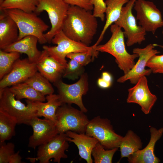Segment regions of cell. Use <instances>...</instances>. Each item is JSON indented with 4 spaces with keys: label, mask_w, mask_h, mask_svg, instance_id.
<instances>
[{
    "label": "cell",
    "mask_w": 163,
    "mask_h": 163,
    "mask_svg": "<svg viewBox=\"0 0 163 163\" xmlns=\"http://www.w3.org/2000/svg\"><path fill=\"white\" fill-rule=\"evenodd\" d=\"M98 25L97 18L91 10L69 5L62 30L69 38L89 46L96 33Z\"/></svg>",
    "instance_id": "1"
},
{
    "label": "cell",
    "mask_w": 163,
    "mask_h": 163,
    "mask_svg": "<svg viewBox=\"0 0 163 163\" xmlns=\"http://www.w3.org/2000/svg\"><path fill=\"white\" fill-rule=\"evenodd\" d=\"M110 30L112 35L109 40L104 44L97 45L96 50L113 56L118 67L126 74L133 67L135 64L134 60L139 55L136 53L130 54L126 51L124 33L121 27L114 24L110 26Z\"/></svg>",
    "instance_id": "2"
},
{
    "label": "cell",
    "mask_w": 163,
    "mask_h": 163,
    "mask_svg": "<svg viewBox=\"0 0 163 163\" xmlns=\"http://www.w3.org/2000/svg\"><path fill=\"white\" fill-rule=\"evenodd\" d=\"M2 11H4L16 23L19 30L18 40L26 36L32 35L38 38L41 44L47 43L43 33L49 27L34 12L27 13L18 9Z\"/></svg>",
    "instance_id": "3"
},
{
    "label": "cell",
    "mask_w": 163,
    "mask_h": 163,
    "mask_svg": "<svg viewBox=\"0 0 163 163\" xmlns=\"http://www.w3.org/2000/svg\"><path fill=\"white\" fill-rule=\"evenodd\" d=\"M25 101L26 105L16 98L8 87L0 89V111L15 120L17 124L29 125L31 119L36 117L31 101Z\"/></svg>",
    "instance_id": "4"
},
{
    "label": "cell",
    "mask_w": 163,
    "mask_h": 163,
    "mask_svg": "<svg viewBox=\"0 0 163 163\" xmlns=\"http://www.w3.org/2000/svg\"><path fill=\"white\" fill-rule=\"evenodd\" d=\"M56 126L58 134L69 131L85 133L89 120L85 113L73 107L71 104H63L57 109Z\"/></svg>",
    "instance_id": "5"
},
{
    "label": "cell",
    "mask_w": 163,
    "mask_h": 163,
    "mask_svg": "<svg viewBox=\"0 0 163 163\" xmlns=\"http://www.w3.org/2000/svg\"><path fill=\"white\" fill-rule=\"evenodd\" d=\"M51 43L56 44L57 46L44 45L43 46V50L54 59L66 67L68 63L66 58L68 54L96 50V47L94 45L89 46L69 38L62 30L54 36Z\"/></svg>",
    "instance_id": "6"
},
{
    "label": "cell",
    "mask_w": 163,
    "mask_h": 163,
    "mask_svg": "<svg viewBox=\"0 0 163 163\" xmlns=\"http://www.w3.org/2000/svg\"><path fill=\"white\" fill-rule=\"evenodd\" d=\"M34 13L37 15L43 11L48 14L51 24L50 30L44 34L47 43H51L54 36L62 30V25L69 5L63 0H37Z\"/></svg>",
    "instance_id": "7"
},
{
    "label": "cell",
    "mask_w": 163,
    "mask_h": 163,
    "mask_svg": "<svg viewBox=\"0 0 163 163\" xmlns=\"http://www.w3.org/2000/svg\"><path fill=\"white\" fill-rule=\"evenodd\" d=\"M85 133L96 138L106 149L119 148L123 137L115 133L110 120L100 116L89 120Z\"/></svg>",
    "instance_id": "8"
},
{
    "label": "cell",
    "mask_w": 163,
    "mask_h": 163,
    "mask_svg": "<svg viewBox=\"0 0 163 163\" xmlns=\"http://www.w3.org/2000/svg\"><path fill=\"white\" fill-rule=\"evenodd\" d=\"M136 0H129L122 8L119 18L114 23L124 30L127 38L126 43L128 46L140 44L145 39L146 31L141 26L138 25L136 19L132 13V9Z\"/></svg>",
    "instance_id": "9"
},
{
    "label": "cell",
    "mask_w": 163,
    "mask_h": 163,
    "mask_svg": "<svg viewBox=\"0 0 163 163\" xmlns=\"http://www.w3.org/2000/svg\"><path fill=\"white\" fill-rule=\"evenodd\" d=\"M57 88L60 99L63 104L77 105L82 111L86 113L87 110L84 106L82 96L88 90V77L84 73L76 82L72 84L64 83L60 79L53 83Z\"/></svg>",
    "instance_id": "10"
},
{
    "label": "cell",
    "mask_w": 163,
    "mask_h": 163,
    "mask_svg": "<svg viewBox=\"0 0 163 163\" xmlns=\"http://www.w3.org/2000/svg\"><path fill=\"white\" fill-rule=\"evenodd\" d=\"M66 133L58 134L48 142L38 147L35 157H27L32 163L39 161L40 163H49L51 158L53 161L60 163L62 158H68L65 152L69 148Z\"/></svg>",
    "instance_id": "11"
},
{
    "label": "cell",
    "mask_w": 163,
    "mask_h": 163,
    "mask_svg": "<svg viewBox=\"0 0 163 163\" xmlns=\"http://www.w3.org/2000/svg\"><path fill=\"white\" fill-rule=\"evenodd\" d=\"M133 8L136 13L139 25L146 32L154 34L158 28L163 27L161 13L153 2L136 0Z\"/></svg>",
    "instance_id": "12"
},
{
    "label": "cell",
    "mask_w": 163,
    "mask_h": 163,
    "mask_svg": "<svg viewBox=\"0 0 163 163\" xmlns=\"http://www.w3.org/2000/svg\"><path fill=\"white\" fill-rule=\"evenodd\" d=\"M155 47L154 44H149L143 48H134L133 53L139 55L138 61L128 73L118 78L117 82L123 83L129 80L131 83L135 85L142 77L149 75L152 71L150 69H145L146 64L152 56L160 53L154 49Z\"/></svg>",
    "instance_id": "13"
},
{
    "label": "cell",
    "mask_w": 163,
    "mask_h": 163,
    "mask_svg": "<svg viewBox=\"0 0 163 163\" xmlns=\"http://www.w3.org/2000/svg\"><path fill=\"white\" fill-rule=\"evenodd\" d=\"M29 126L32 127L33 133L29 138L28 146L33 149L48 142L58 134L55 124L45 118L34 117Z\"/></svg>",
    "instance_id": "14"
},
{
    "label": "cell",
    "mask_w": 163,
    "mask_h": 163,
    "mask_svg": "<svg viewBox=\"0 0 163 163\" xmlns=\"http://www.w3.org/2000/svg\"><path fill=\"white\" fill-rule=\"evenodd\" d=\"M38 71L36 62L28 58L19 59L14 63L10 72L0 81V89L24 82Z\"/></svg>",
    "instance_id": "15"
},
{
    "label": "cell",
    "mask_w": 163,
    "mask_h": 163,
    "mask_svg": "<svg viewBox=\"0 0 163 163\" xmlns=\"http://www.w3.org/2000/svg\"><path fill=\"white\" fill-rule=\"evenodd\" d=\"M128 91L127 102L138 104L145 114H149L156 102L157 97L150 91L146 76L141 77L133 87Z\"/></svg>",
    "instance_id": "16"
},
{
    "label": "cell",
    "mask_w": 163,
    "mask_h": 163,
    "mask_svg": "<svg viewBox=\"0 0 163 163\" xmlns=\"http://www.w3.org/2000/svg\"><path fill=\"white\" fill-rule=\"evenodd\" d=\"M151 137L145 148L139 149L129 155L128 161L130 163H158L160 159L154 153L155 147L157 142L163 134V128L157 129L151 127L150 129Z\"/></svg>",
    "instance_id": "17"
},
{
    "label": "cell",
    "mask_w": 163,
    "mask_h": 163,
    "mask_svg": "<svg viewBox=\"0 0 163 163\" xmlns=\"http://www.w3.org/2000/svg\"><path fill=\"white\" fill-rule=\"evenodd\" d=\"M36 66L38 71L53 83L61 79L66 68L44 50L36 62Z\"/></svg>",
    "instance_id": "18"
},
{
    "label": "cell",
    "mask_w": 163,
    "mask_h": 163,
    "mask_svg": "<svg viewBox=\"0 0 163 163\" xmlns=\"http://www.w3.org/2000/svg\"><path fill=\"white\" fill-rule=\"evenodd\" d=\"M66 133L67 140L73 142L77 146L81 158L85 160L87 163H92L93 161L91 157L92 151L98 141L85 133H78L69 131Z\"/></svg>",
    "instance_id": "19"
},
{
    "label": "cell",
    "mask_w": 163,
    "mask_h": 163,
    "mask_svg": "<svg viewBox=\"0 0 163 163\" xmlns=\"http://www.w3.org/2000/svg\"><path fill=\"white\" fill-rule=\"evenodd\" d=\"M38 41V40L36 37L29 35L17 41L3 50L7 52H16L25 54L30 61L36 62L42 53L37 48Z\"/></svg>",
    "instance_id": "20"
},
{
    "label": "cell",
    "mask_w": 163,
    "mask_h": 163,
    "mask_svg": "<svg viewBox=\"0 0 163 163\" xmlns=\"http://www.w3.org/2000/svg\"><path fill=\"white\" fill-rule=\"evenodd\" d=\"M0 49L3 50L18 40L19 30L15 21L4 11H0Z\"/></svg>",
    "instance_id": "21"
},
{
    "label": "cell",
    "mask_w": 163,
    "mask_h": 163,
    "mask_svg": "<svg viewBox=\"0 0 163 163\" xmlns=\"http://www.w3.org/2000/svg\"><path fill=\"white\" fill-rule=\"evenodd\" d=\"M47 102L31 101L33 106L37 117H43L53 122H56V113L57 108L63 104L58 94H52L46 97Z\"/></svg>",
    "instance_id": "22"
},
{
    "label": "cell",
    "mask_w": 163,
    "mask_h": 163,
    "mask_svg": "<svg viewBox=\"0 0 163 163\" xmlns=\"http://www.w3.org/2000/svg\"><path fill=\"white\" fill-rule=\"evenodd\" d=\"M129 0H106V21L101 34L94 44L96 46L103 40L104 35L108 28L119 18L123 5Z\"/></svg>",
    "instance_id": "23"
},
{
    "label": "cell",
    "mask_w": 163,
    "mask_h": 163,
    "mask_svg": "<svg viewBox=\"0 0 163 163\" xmlns=\"http://www.w3.org/2000/svg\"><path fill=\"white\" fill-rule=\"evenodd\" d=\"M9 89L17 100H20L26 99L34 101L42 102L46 100L45 96L25 82L12 85Z\"/></svg>",
    "instance_id": "24"
},
{
    "label": "cell",
    "mask_w": 163,
    "mask_h": 163,
    "mask_svg": "<svg viewBox=\"0 0 163 163\" xmlns=\"http://www.w3.org/2000/svg\"><path fill=\"white\" fill-rule=\"evenodd\" d=\"M142 146V143L140 138L132 130H128L123 137L119 145L121 158H128L141 149Z\"/></svg>",
    "instance_id": "25"
},
{
    "label": "cell",
    "mask_w": 163,
    "mask_h": 163,
    "mask_svg": "<svg viewBox=\"0 0 163 163\" xmlns=\"http://www.w3.org/2000/svg\"><path fill=\"white\" fill-rule=\"evenodd\" d=\"M24 82L44 96L53 94L54 91L50 81L38 71Z\"/></svg>",
    "instance_id": "26"
},
{
    "label": "cell",
    "mask_w": 163,
    "mask_h": 163,
    "mask_svg": "<svg viewBox=\"0 0 163 163\" xmlns=\"http://www.w3.org/2000/svg\"><path fill=\"white\" fill-rule=\"evenodd\" d=\"M37 3V0H5L0 4V11L18 9L26 12H34Z\"/></svg>",
    "instance_id": "27"
},
{
    "label": "cell",
    "mask_w": 163,
    "mask_h": 163,
    "mask_svg": "<svg viewBox=\"0 0 163 163\" xmlns=\"http://www.w3.org/2000/svg\"><path fill=\"white\" fill-rule=\"evenodd\" d=\"M16 121L0 111V143L11 139L15 134Z\"/></svg>",
    "instance_id": "28"
},
{
    "label": "cell",
    "mask_w": 163,
    "mask_h": 163,
    "mask_svg": "<svg viewBox=\"0 0 163 163\" xmlns=\"http://www.w3.org/2000/svg\"><path fill=\"white\" fill-rule=\"evenodd\" d=\"M20 53L16 52H7L0 50V80L11 70L14 62L20 59Z\"/></svg>",
    "instance_id": "29"
},
{
    "label": "cell",
    "mask_w": 163,
    "mask_h": 163,
    "mask_svg": "<svg viewBox=\"0 0 163 163\" xmlns=\"http://www.w3.org/2000/svg\"><path fill=\"white\" fill-rule=\"evenodd\" d=\"M119 148L106 149L98 142L93 148L91 155L95 163H111L113 155Z\"/></svg>",
    "instance_id": "30"
},
{
    "label": "cell",
    "mask_w": 163,
    "mask_h": 163,
    "mask_svg": "<svg viewBox=\"0 0 163 163\" xmlns=\"http://www.w3.org/2000/svg\"><path fill=\"white\" fill-rule=\"evenodd\" d=\"M84 66L77 61L70 59L67 63L62 77L73 80L77 79L84 73Z\"/></svg>",
    "instance_id": "31"
},
{
    "label": "cell",
    "mask_w": 163,
    "mask_h": 163,
    "mask_svg": "<svg viewBox=\"0 0 163 163\" xmlns=\"http://www.w3.org/2000/svg\"><path fill=\"white\" fill-rule=\"evenodd\" d=\"M98 52L96 50L87 52H76L68 54L66 57L74 60L83 66L92 62L97 57Z\"/></svg>",
    "instance_id": "32"
},
{
    "label": "cell",
    "mask_w": 163,
    "mask_h": 163,
    "mask_svg": "<svg viewBox=\"0 0 163 163\" xmlns=\"http://www.w3.org/2000/svg\"><path fill=\"white\" fill-rule=\"evenodd\" d=\"M15 146L12 142L0 143V163H9L14 152Z\"/></svg>",
    "instance_id": "33"
},
{
    "label": "cell",
    "mask_w": 163,
    "mask_h": 163,
    "mask_svg": "<svg viewBox=\"0 0 163 163\" xmlns=\"http://www.w3.org/2000/svg\"><path fill=\"white\" fill-rule=\"evenodd\" d=\"M146 67H148L153 73L163 74V55H155L148 61Z\"/></svg>",
    "instance_id": "34"
},
{
    "label": "cell",
    "mask_w": 163,
    "mask_h": 163,
    "mask_svg": "<svg viewBox=\"0 0 163 163\" xmlns=\"http://www.w3.org/2000/svg\"><path fill=\"white\" fill-rule=\"evenodd\" d=\"M90 1L94 7L93 15L95 17L100 18L102 21H104L106 9L105 2L104 0H90Z\"/></svg>",
    "instance_id": "35"
},
{
    "label": "cell",
    "mask_w": 163,
    "mask_h": 163,
    "mask_svg": "<svg viewBox=\"0 0 163 163\" xmlns=\"http://www.w3.org/2000/svg\"><path fill=\"white\" fill-rule=\"evenodd\" d=\"M70 5L77 6L87 10H92L93 6L90 0H63Z\"/></svg>",
    "instance_id": "36"
},
{
    "label": "cell",
    "mask_w": 163,
    "mask_h": 163,
    "mask_svg": "<svg viewBox=\"0 0 163 163\" xmlns=\"http://www.w3.org/2000/svg\"><path fill=\"white\" fill-rule=\"evenodd\" d=\"M98 86L101 88L105 89L109 88L111 85L112 83L107 82L102 78H99L97 81Z\"/></svg>",
    "instance_id": "37"
},
{
    "label": "cell",
    "mask_w": 163,
    "mask_h": 163,
    "mask_svg": "<svg viewBox=\"0 0 163 163\" xmlns=\"http://www.w3.org/2000/svg\"><path fill=\"white\" fill-rule=\"evenodd\" d=\"M22 158L19 155V152L15 153L11 158L9 163H24L22 161Z\"/></svg>",
    "instance_id": "38"
},
{
    "label": "cell",
    "mask_w": 163,
    "mask_h": 163,
    "mask_svg": "<svg viewBox=\"0 0 163 163\" xmlns=\"http://www.w3.org/2000/svg\"><path fill=\"white\" fill-rule=\"evenodd\" d=\"M101 78L105 81L112 83V77L111 75L109 72H104L102 73Z\"/></svg>",
    "instance_id": "39"
},
{
    "label": "cell",
    "mask_w": 163,
    "mask_h": 163,
    "mask_svg": "<svg viewBox=\"0 0 163 163\" xmlns=\"http://www.w3.org/2000/svg\"><path fill=\"white\" fill-rule=\"evenodd\" d=\"M162 33L163 34V31H162ZM154 45L155 46H158L163 49V45H160L155 44H154Z\"/></svg>",
    "instance_id": "40"
}]
</instances>
